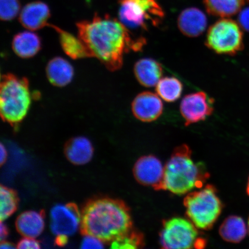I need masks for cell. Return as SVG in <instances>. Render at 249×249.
Listing matches in <instances>:
<instances>
[{"label": "cell", "mask_w": 249, "mask_h": 249, "mask_svg": "<svg viewBox=\"0 0 249 249\" xmlns=\"http://www.w3.org/2000/svg\"><path fill=\"white\" fill-rule=\"evenodd\" d=\"M76 26L78 36L91 57L97 58L110 71L122 67L124 53L140 51L145 42L143 39H133L127 28L108 15L95 14L92 20L79 21Z\"/></svg>", "instance_id": "6da1fadb"}, {"label": "cell", "mask_w": 249, "mask_h": 249, "mask_svg": "<svg viewBox=\"0 0 249 249\" xmlns=\"http://www.w3.org/2000/svg\"><path fill=\"white\" fill-rule=\"evenodd\" d=\"M81 231L104 242H112L131 231L132 220L124 202L114 199H95L87 203L82 212Z\"/></svg>", "instance_id": "7a4b0ae2"}, {"label": "cell", "mask_w": 249, "mask_h": 249, "mask_svg": "<svg viewBox=\"0 0 249 249\" xmlns=\"http://www.w3.org/2000/svg\"><path fill=\"white\" fill-rule=\"evenodd\" d=\"M209 176L192 159L191 149L183 144L174 149L164 166V187L174 194L182 195L200 188Z\"/></svg>", "instance_id": "3957f363"}, {"label": "cell", "mask_w": 249, "mask_h": 249, "mask_svg": "<svg viewBox=\"0 0 249 249\" xmlns=\"http://www.w3.org/2000/svg\"><path fill=\"white\" fill-rule=\"evenodd\" d=\"M29 80L14 74H2L0 85V114L3 121L17 125L26 117L31 107Z\"/></svg>", "instance_id": "277c9868"}, {"label": "cell", "mask_w": 249, "mask_h": 249, "mask_svg": "<svg viewBox=\"0 0 249 249\" xmlns=\"http://www.w3.org/2000/svg\"><path fill=\"white\" fill-rule=\"evenodd\" d=\"M186 214L198 229L209 230L222 213L223 205L213 185L191 193L183 201Z\"/></svg>", "instance_id": "5b68a950"}, {"label": "cell", "mask_w": 249, "mask_h": 249, "mask_svg": "<svg viewBox=\"0 0 249 249\" xmlns=\"http://www.w3.org/2000/svg\"><path fill=\"white\" fill-rule=\"evenodd\" d=\"M120 20L126 27L147 30L157 26L164 17L158 0H118Z\"/></svg>", "instance_id": "8992f818"}, {"label": "cell", "mask_w": 249, "mask_h": 249, "mask_svg": "<svg viewBox=\"0 0 249 249\" xmlns=\"http://www.w3.org/2000/svg\"><path fill=\"white\" fill-rule=\"evenodd\" d=\"M194 223L181 217H173L164 221L160 233V244L163 249L202 248L203 239L199 238Z\"/></svg>", "instance_id": "52a82bcc"}, {"label": "cell", "mask_w": 249, "mask_h": 249, "mask_svg": "<svg viewBox=\"0 0 249 249\" xmlns=\"http://www.w3.org/2000/svg\"><path fill=\"white\" fill-rule=\"evenodd\" d=\"M205 43L216 53L235 55L244 48L241 27L229 18L218 20L208 30Z\"/></svg>", "instance_id": "ba28073f"}, {"label": "cell", "mask_w": 249, "mask_h": 249, "mask_svg": "<svg viewBox=\"0 0 249 249\" xmlns=\"http://www.w3.org/2000/svg\"><path fill=\"white\" fill-rule=\"evenodd\" d=\"M82 213L74 204L55 205L50 213V227L56 236L69 238L81 229Z\"/></svg>", "instance_id": "9c48e42d"}, {"label": "cell", "mask_w": 249, "mask_h": 249, "mask_svg": "<svg viewBox=\"0 0 249 249\" xmlns=\"http://www.w3.org/2000/svg\"><path fill=\"white\" fill-rule=\"evenodd\" d=\"M214 100L206 93L197 92L187 95L180 105V112L185 125L200 122L213 113Z\"/></svg>", "instance_id": "30bf717a"}, {"label": "cell", "mask_w": 249, "mask_h": 249, "mask_svg": "<svg viewBox=\"0 0 249 249\" xmlns=\"http://www.w3.org/2000/svg\"><path fill=\"white\" fill-rule=\"evenodd\" d=\"M133 174L140 184L150 186L156 191L165 190L164 167L154 155L139 158L134 166Z\"/></svg>", "instance_id": "8fae6325"}, {"label": "cell", "mask_w": 249, "mask_h": 249, "mask_svg": "<svg viewBox=\"0 0 249 249\" xmlns=\"http://www.w3.org/2000/svg\"><path fill=\"white\" fill-rule=\"evenodd\" d=\"M163 105L159 95L145 91L137 95L132 104V113L137 119L144 123L157 120L163 113Z\"/></svg>", "instance_id": "7c38bea8"}, {"label": "cell", "mask_w": 249, "mask_h": 249, "mask_svg": "<svg viewBox=\"0 0 249 249\" xmlns=\"http://www.w3.org/2000/svg\"><path fill=\"white\" fill-rule=\"evenodd\" d=\"M51 11L45 3L34 1L25 5L19 15V21L26 29L36 31L49 26Z\"/></svg>", "instance_id": "4fadbf2b"}, {"label": "cell", "mask_w": 249, "mask_h": 249, "mask_svg": "<svg viewBox=\"0 0 249 249\" xmlns=\"http://www.w3.org/2000/svg\"><path fill=\"white\" fill-rule=\"evenodd\" d=\"M207 25L206 16L196 8L185 9L178 18V26L180 32L191 38L201 36L206 29Z\"/></svg>", "instance_id": "5bb4252c"}, {"label": "cell", "mask_w": 249, "mask_h": 249, "mask_svg": "<svg viewBox=\"0 0 249 249\" xmlns=\"http://www.w3.org/2000/svg\"><path fill=\"white\" fill-rule=\"evenodd\" d=\"M46 76L52 85L64 87L69 85L73 79L74 68L65 59L56 57L47 64Z\"/></svg>", "instance_id": "9a60e30c"}, {"label": "cell", "mask_w": 249, "mask_h": 249, "mask_svg": "<svg viewBox=\"0 0 249 249\" xmlns=\"http://www.w3.org/2000/svg\"><path fill=\"white\" fill-rule=\"evenodd\" d=\"M45 226V216L42 212L26 211L21 213L16 220L17 231L23 237H38L42 234Z\"/></svg>", "instance_id": "2e32d148"}, {"label": "cell", "mask_w": 249, "mask_h": 249, "mask_svg": "<svg viewBox=\"0 0 249 249\" xmlns=\"http://www.w3.org/2000/svg\"><path fill=\"white\" fill-rule=\"evenodd\" d=\"M134 73L140 85L145 87L157 85L163 76V70L160 62L152 58H142L134 67Z\"/></svg>", "instance_id": "e0dca14e"}, {"label": "cell", "mask_w": 249, "mask_h": 249, "mask_svg": "<svg viewBox=\"0 0 249 249\" xmlns=\"http://www.w3.org/2000/svg\"><path fill=\"white\" fill-rule=\"evenodd\" d=\"M65 154L68 160L76 165L89 162L93 155V148L89 139L78 136L71 139L65 145Z\"/></svg>", "instance_id": "ac0fdd59"}, {"label": "cell", "mask_w": 249, "mask_h": 249, "mask_svg": "<svg viewBox=\"0 0 249 249\" xmlns=\"http://www.w3.org/2000/svg\"><path fill=\"white\" fill-rule=\"evenodd\" d=\"M30 31L17 34L12 40V49L15 53L21 58H32L38 54L41 49L40 37L38 34Z\"/></svg>", "instance_id": "d6986e66"}, {"label": "cell", "mask_w": 249, "mask_h": 249, "mask_svg": "<svg viewBox=\"0 0 249 249\" xmlns=\"http://www.w3.org/2000/svg\"><path fill=\"white\" fill-rule=\"evenodd\" d=\"M49 26L57 33L61 48L70 57L74 60L92 57L88 49L79 36L76 37L54 25L49 24Z\"/></svg>", "instance_id": "ffe728a7"}, {"label": "cell", "mask_w": 249, "mask_h": 249, "mask_svg": "<svg viewBox=\"0 0 249 249\" xmlns=\"http://www.w3.org/2000/svg\"><path fill=\"white\" fill-rule=\"evenodd\" d=\"M248 233V227L241 216L231 215L223 221L219 228V234L226 242L238 244Z\"/></svg>", "instance_id": "44dd1931"}, {"label": "cell", "mask_w": 249, "mask_h": 249, "mask_svg": "<svg viewBox=\"0 0 249 249\" xmlns=\"http://www.w3.org/2000/svg\"><path fill=\"white\" fill-rule=\"evenodd\" d=\"M249 0H204L207 11L215 17H230L240 11Z\"/></svg>", "instance_id": "7402d4cb"}, {"label": "cell", "mask_w": 249, "mask_h": 249, "mask_svg": "<svg viewBox=\"0 0 249 249\" xmlns=\"http://www.w3.org/2000/svg\"><path fill=\"white\" fill-rule=\"evenodd\" d=\"M183 91V85L176 77H166L158 82L156 87L159 96L167 102H173L179 99Z\"/></svg>", "instance_id": "603a6c76"}, {"label": "cell", "mask_w": 249, "mask_h": 249, "mask_svg": "<svg viewBox=\"0 0 249 249\" xmlns=\"http://www.w3.org/2000/svg\"><path fill=\"white\" fill-rule=\"evenodd\" d=\"M0 219L1 221H4L17 211L18 198L13 190L1 186L0 188Z\"/></svg>", "instance_id": "cb8c5ba5"}, {"label": "cell", "mask_w": 249, "mask_h": 249, "mask_svg": "<svg viewBox=\"0 0 249 249\" xmlns=\"http://www.w3.org/2000/svg\"><path fill=\"white\" fill-rule=\"evenodd\" d=\"M144 245V236L142 233L132 230L123 237L111 242L113 249H138Z\"/></svg>", "instance_id": "d4e9b609"}, {"label": "cell", "mask_w": 249, "mask_h": 249, "mask_svg": "<svg viewBox=\"0 0 249 249\" xmlns=\"http://www.w3.org/2000/svg\"><path fill=\"white\" fill-rule=\"evenodd\" d=\"M20 9L18 0H0V18L3 21L13 20L19 13Z\"/></svg>", "instance_id": "484cf974"}, {"label": "cell", "mask_w": 249, "mask_h": 249, "mask_svg": "<svg viewBox=\"0 0 249 249\" xmlns=\"http://www.w3.org/2000/svg\"><path fill=\"white\" fill-rule=\"evenodd\" d=\"M104 242L95 236L86 234L84 236L81 248L82 249H103L104 248Z\"/></svg>", "instance_id": "4316f807"}, {"label": "cell", "mask_w": 249, "mask_h": 249, "mask_svg": "<svg viewBox=\"0 0 249 249\" xmlns=\"http://www.w3.org/2000/svg\"><path fill=\"white\" fill-rule=\"evenodd\" d=\"M17 248L20 249H38L40 248V245L36 238L24 237L18 242Z\"/></svg>", "instance_id": "83f0119b"}, {"label": "cell", "mask_w": 249, "mask_h": 249, "mask_svg": "<svg viewBox=\"0 0 249 249\" xmlns=\"http://www.w3.org/2000/svg\"><path fill=\"white\" fill-rule=\"evenodd\" d=\"M238 21L243 29L249 32V7L241 11L239 15Z\"/></svg>", "instance_id": "f1b7e54d"}, {"label": "cell", "mask_w": 249, "mask_h": 249, "mask_svg": "<svg viewBox=\"0 0 249 249\" xmlns=\"http://www.w3.org/2000/svg\"><path fill=\"white\" fill-rule=\"evenodd\" d=\"M9 234V231L7 225L1 221V225H0V239L1 241H5L6 238Z\"/></svg>", "instance_id": "f546056e"}, {"label": "cell", "mask_w": 249, "mask_h": 249, "mask_svg": "<svg viewBox=\"0 0 249 249\" xmlns=\"http://www.w3.org/2000/svg\"><path fill=\"white\" fill-rule=\"evenodd\" d=\"M7 148L3 145L2 143H1V146H0V163H1V165L4 164L7 160Z\"/></svg>", "instance_id": "4dcf8cb0"}, {"label": "cell", "mask_w": 249, "mask_h": 249, "mask_svg": "<svg viewBox=\"0 0 249 249\" xmlns=\"http://www.w3.org/2000/svg\"><path fill=\"white\" fill-rule=\"evenodd\" d=\"M68 238L66 236H56L55 243L60 247H64L67 244Z\"/></svg>", "instance_id": "1f68e13d"}, {"label": "cell", "mask_w": 249, "mask_h": 249, "mask_svg": "<svg viewBox=\"0 0 249 249\" xmlns=\"http://www.w3.org/2000/svg\"><path fill=\"white\" fill-rule=\"evenodd\" d=\"M0 248H1V249H15L16 247L15 245L11 244V243L4 241L1 242Z\"/></svg>", "instance_id": "d6a6232c"}, {"label": "cell", "mask_w": 249, "mask_h": 249, "mask_svg": "<svg viewBox=\"0 0 249 249\" xmlns=\"http://www.w3.org/2000/svg\"><path fill=\"white\" fill-rule=\"evenodd\" d=\"M247 192L248 195L249 196V177L248 183H247Z\"/></svg>", "instance_id": "836d02e7"}, {"label": "cell", "mask_w": 249, "mask_h": 249, "mask_svg": "<svg viewBox=\"0 0 249 249\" xmlns=\"http://www.w3.org/2000/svg\"><path fill=\"white\" fill-rule=\"evenodd\" d=\"M247 227H248V233H249V216L248 220V226H247Z\"/></svg>", "instance_id": "e575fe53"}]
</instances>
